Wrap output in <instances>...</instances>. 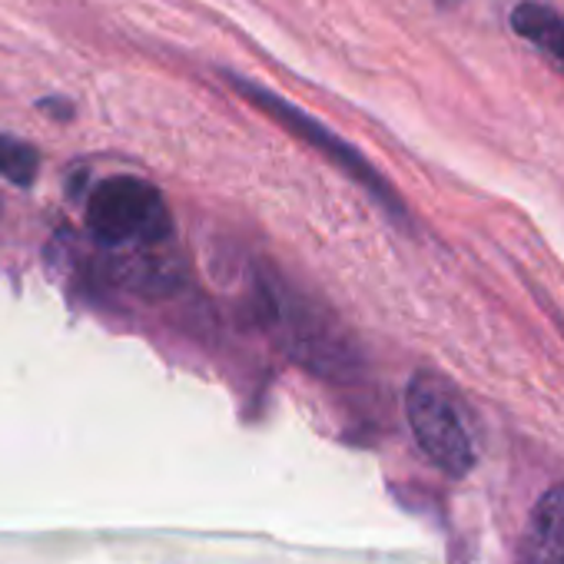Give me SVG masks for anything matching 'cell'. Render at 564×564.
<instances>
[{
	"mask_svg": "<svg viewBox=\"0 0 564 564\" xmlns=\"http://www.w3.org/2000/svg\"><path fill=\"white\" fill-rule=\"evenodd\" d=\"M256 300L269 336L313 376L352 379L362 369V352L343 319L323 300L303 293L275 265H259Z\"/></svg>",
	"mask_w": 564,
	"mask_h": 564,
	"instance_id": "obj_1",
	"label": "cell"
},
{
	"mask_svg": "<svg viewBox=\"0 0 564 564\" xmlns=\"http://www.w3.org/2000/svg\"><path fill=\"white\" fill-rule=\"evenodd\" d=\"M226 77V84L246 100V104H252L262 117H269L272 123H279L286 133H293V140H300V143H306L310 150H316V153H323L339 173H346L352 183H359L366 193H369V199L372 203H379L386 213H389V219L392 223H399V226H405L409 229V206L402 203V196L392 189V183L349 143V140H343L339 133H333L326 123H319L313 113H306L303 107H296V104H290L286 97H279V94H269L265 87H259V84H252V80H246V77H236V74H223Z\"/></svg>",
	"mask_w": 564,
	"mask_h": 564,
	"instance_id": "obj_2",
	"label": "cell"
},
{
	"mask_svg": "<svg viewBox=\"0 0 564 564\" xmlns=\"http://www.w3.org/2000/svg\"><path fill=\"white\" fill-rule=\"evenodd\" d=\"M405 419L422 455L448 478H465L475 468V438L465 409L452 386L435 372L412 376L405 389Z\"/></svg>",
	"mask_w": 564,
	"mask_h": 564,
	"instance_id": "obj_3",
	"label": "cell"
},
{
	"mask_svg": "<svg viewBox=\"0 0 564 564\" xmlns=\"http://www.w3.org/2000/svg\"><path fill=\"white\" fill-rule=\"evenodd\" d=\"M87 229L107 249L173 236L163 193L140 176H110L87 196Z\"/></svg>",
	"mask_w": 564,
	"mask_h": 564,
	"instance_id": "obj_4",
	"label": "cell"
},
{
	"mask_svg": "<svg viewBox=\"0 0 564 564\" xmlns=\"http://www.w3.org/2000/svg\"><path fill=\"white\" fill-rule=\"evenodd\" d=\"M107 275L120 290L140 296H166L183 286V256L173 249V236L140 246H117L110 249Z\"/></svg>",
	"mask_w": 564,
	"mask_h": 564,
	"instance_id": "obj_5",
	"label": "cell"
},
{
	"mask_svg": "<svg viewBox=\"0 0 564 564\" xmlns=\"http://www.w3.org/2000/svg\"><path fill=\"white\" fill-rule=\"evenodd\" d=\"M524 564H564V485L547 488L528 514L521 538Z\"/></svg>",
	"mask_w": 564,
	"mask_h": 564,
	"instance_id": "obj_6",
	"label": "cell"
},
{
	"mask_svg": "<svg viewBox=\"0 0 564 564\" xmlns=\"http://www.w3.org/2000/svg\"><path fill=\"white\" fill-rule=\"evenodd\" d=\"M511 31L534 44L564 74V14L541 4V0H521L511 11Z\"/></svg>",
	"mask_w": 564,
	"mask_h": 564,
	"instance_id": "obj_7",
	"label": "cell"
},
{
	"mask_svg": "<svg viewBox=\"0 0 564 564\" xmlns=\"http://www.w3.org/2000/svg\"><path fill=\"white\" fill-rule=\"evenodd\" d=\"M37 170H41V153L37 147L18 140V137H8L0 133V176L8 183L21 186V189H31L37 183Z\"/></svg>",
	"mask_w": 564,
	"mask_h": 564,
	"instance_id": "obj_8",
	"label": "cell"
}]
</instances>
